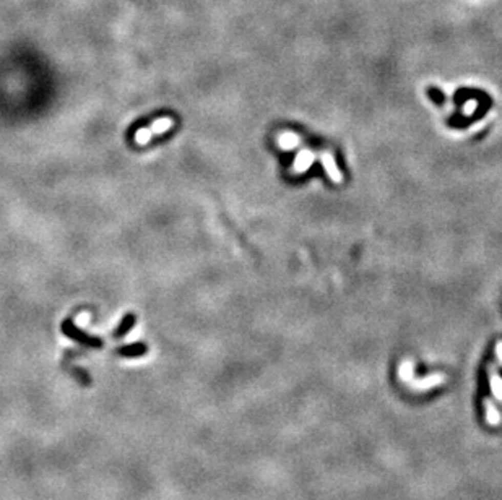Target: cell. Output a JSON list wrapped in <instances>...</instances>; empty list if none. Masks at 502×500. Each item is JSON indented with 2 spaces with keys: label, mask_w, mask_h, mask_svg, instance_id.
I'll return each mask as SVG.
<instances>
[{
  "label": "cell",
  "mask_w": 502,
  "mask_h": 500,
  "mask_svg": "<svg viewBox=\"0 0 502 500\" xmlns=\"http://www.w3.org/2000/svg\"><path fill=\"white\" fill-rule=\"evenodd\" d=\"M62 332L64 335H67L70 339L77 341L83 346H88V347H102V341L96 336H90L88 333H85L83 330H80L77 325H75L72 320H65L62 323Z\"/></svg>",
  "instance_id": "obj_1"
},
{
  "label": "cell",
  "mask_w": 502,
  "mask_h": 500,
  "mask_svg": "<svg viewBox=\"0 0 502 500\" xmlns=\"http://www.w3.org/2000/svg\"><path fill=\"white\" fill-rule=\"evenodd\" d=\"M442 382H444V375L434 374V375H429V377H423V379L411 380L410 385L413 386V388H416V390H429V388H432V386L441 385Z\"/></svg>",
  "instance_id": "obj_2"
},
{
  "label": "cell",
  "mask_w": 502,
  "mask_h": 500,
  "mask_svg": "<svg viewBox=\"0 0 502 500\" xmlns=\"http://www.w3.org/2000/svg\"><path fill=\"white\" fill-rule=\"evenodd\" d=\"M322 164H324L325 171H327V174H328V177L331 179V181H335V182L342 181V174H340L338 167L335 164V158L331 156L330 153H324V155H322Z\"/></svg>",
  "instance_id": "obj_3"
},
{
  "label": "cell",
  "mask_w": 502,
  "mask_h": 500,
  "mask_svg": "<svg viewBox=\"0 0 502 500\" xmlns=\"http://www.w3.org/2000/svg\"><path fill=\"white\" fill-rule=\"evenodd\" d=\"M147 351H148V347L143 343H134V344H127V346L119 347L117 353L124 357H140V356H145Z\"/></svg>",
  "instance_id": "obj_4"
},
{
  "label": "cell",
  "mask_w": 502,
  "mask_h": 500,
  "mask_svg": "<svg viewBox=\"0 0 502 500\" xmlns=\"http://www.w3.org/2000/svg\"><path fill=\"white\" fill-rule=\"evenodd\" d=\"M135 322H137V318H135L134 314H127V315H124V318L120 320L119 327L116 328V332H114L116 338H122V336H126L127 333H130V332H132V328L135 327Z\"/></svg>",
  "instance_id": "obj_5"
},
{
  "label": "cell",
  "mask_w": 502,
  "mask_h": 500,
  "mask_svg": "<svg viewBox=\"0 0 502 500\" xmlns=\"http://www.w3.org/2000/svg\"><path fill=\"white\" fill-rule=\"evenodd\" d=\"M312 163H314V155L310 151H301L296 158L292 169H295V172H304Z\"/></svg>",
  "instance_id": "obj_6"
},
{
  "label": "cell",
  "mask_w": 502,
  "mask_h": 500,
  "mask_svg": "<svg viewBox=\"0 0 502 500\" xmlns=\"http://www.w3.org/2000/svg\"><path fill=\"white\" fill-rule=\"evenodd\" d=\"M278 143H280V146H281L283 149H291V148L298 146V143H299V137L295 135V134H289V132H288V134H283V135L278 138Z\"/></svg>",
  "instance_id": "obj_7"
},
{
  "label": "cell",
  "mask_w": 502,
  "mask_h": 500,
  "mask_svg": "<svg viewBox=\"0 0 502 500\" xmlns=\"http://www.w3.org/2000/svg\"><path fill=\"white\" fill-rule=\"evenodd\" d=\"M486 419L491 426H497L499 421H500V414L496 409L494 404H491L489 401H486Z\"/></svg>",
  "instance_id": "obj_8"
},
{
  "label": "cell",
  "mask_w": 502,
  "mask_h": 500,
  "mask_svg": "<svg viewBox=\"0 0 502 500\" xmlns=\"http://www.w3.org/2000/svg\"><path fill=\"white\" fill-rule=\"evenodd\" d=\"M400 377H402V380L405 382H411L413 380V375H414V367H413V362L410 361H405L402 365H400V371H399Z\"/></svg>",
  "instance_id": "obj_9"
},
{
  "label": "cell",
  "mask_w": 502,
  "mask_h": 500,
  "mask_svg": "<svg viewBox=\"0 0 502 500\" xmlns=\"http://www.w3.org/2000/svg\"><path fill=\"white\" fill-rule=\"evenodd\" d=\"M491 388H492V393H494V396L497 400H502V379L499 375H492V379H491Z\"/></svg>",
  "instance_id": "obj_10"
},
{
  "label": "cell",
  "mask_w": 502,
  "mask_h": 500,
  "mask_svg": "<svg viewBox=\"0 0 502 500\" xmlns=\"http://www.w3.org/2000/svg\"><path fill=\"white\" fill-rule=\"evenodd\" d=\"M476 109V101H468L467 102V107H463V114H471L473 111Z\"/></svg>",
  "instance_id": "obj_11"
},
{
  "label": "cell",
  "mask_w": 502,
  "mask_h": 500,
  "mask_svg": "<svg viewBox=\"0 0 502 500\" xmlns=\"http://www.w3.org/2000/svg\"><path fill=\"white\" fill-rule=\"evenodd\" d=\"M496 353H497V357H499V361L502 362V341L497 343V347H496Z\"/></svg>",
  "instance_id": "obj_12"
}]
</instances>
